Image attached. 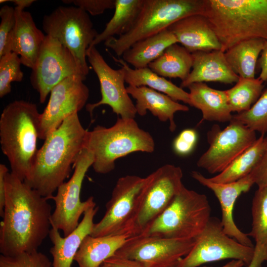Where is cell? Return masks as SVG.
Listing matches in <instances>:
<instances>
[{
  "label": "cell",
  "mask_w": 267,
  "mask_h": 267,
  "mask_svg": "<svg viewBox=\"0 0 267 267\" xmlns=\"http://www.w3.org/2000/svg\"><path fill=\"white\" fill-rule=\"evenodd\" d=\"M253 258L247 267H261L262 264L267 261V251L254 247Z\"/></svg>",
  "instance_id": "cell-44"
},
{
  "label": "cell",
  "mask_w": 267,
  "mask_h": 267,
  "mask_svg": "<svg viewBox=\"0 0 267 267\" xmlns=\"http://www.w3.org/2000/svg\"><path fill=\"white\" fill-rule=\"evenodd\" d=\"M264 82L258 78L239 77L231 88L225 90L232 112L239 114L249 110L258 100L264 88Z\"/></svg>",
  "instance_id": "cell-32"
},
{
  "label": "cell",
  "mask_w": 267,
  "mask_h": 267,
  "mask_svg": "<svg viewBox=\"0 0 267 267\" xmlns=\"http://www.w3.org/2000/svg\"><path fill=\"white\" fill-rule=\"evenodd\" d=\"M265 41L261 39L243 41L224 52L227 63L239 77L255 78L258 57Z\"/></svg>",
  "instance_id": "cell-29"
},
{
  "label": "cell",
  "mask_w": 267,
  "mask_h": 267,
  "mask_svg": "<svg viewBox=\"0 0 267 267\" xmlns=\"http://www.w3.org/2000/svg\"><path fill=\"white\" fill-rule=\"evenodd\" d=\"M144 181V178L135 175H127L118 178L111 198L106 204L104 215L99 222L94 223L90 235L129 236L138 208L140 192Z\"/></svg>",
  "instance_id": "cell-12"
},
{
  "label": "cell",
  "mask_w": 267,
  "mask_h": 267,
  "mask_svg": "<svg viewBox=\"0 0 267 267\" xmlns=\"http://www.w3.org/2000/svg\"><path fill=\"white\" fill-rule=\"evenodd\" d=\"M192 63V53L177 43L167 47L148 67L161 77L179 78L182 82L188 77Z\"/></svg>",
  "instance_id": "cell-28"
},
{
  "label": "cell",
  "mask_w": 267,
  "mask_h": 267,
  "mask_svg": "<svg viewBox=\"0 0 267 267\" xmlns=\"http://www.w3.org/2000/svg\"><path fill=\"white\" fill-rule=\"evenodd\" d=\"M210 215L206 195L183 185L169 206L139 235L195 238L206 226Z\"/></svg>",
  "instance_id": "cell-7"
},
{
  "label": "cell",
  "mask_w": 267,
  "mask_h": 267,
  "mask_svg": "<svg viewBox=\"0 0 267 267\" xmlns=\"http://www.w3.org/2000/svg\"><path fill=\"white\" fill-rule=\"evenodd\" d=\"M9 172L7 167L3 164H0V216L2 218L5 200V177Z\"/></svg>",
  "instance_id": "cell-42"
},
{
  "label": "cell",
  "mask_w": 267,
  "mask_h": 267,
  "mask_svg": "<svg viewBox=\"0 0 267 267\" xmlns=\"http://www.w3.org/2000/svg\"><path fill=\"white\" fill-rule=\"evenodd\" d=\"M41 113L36 104L15 100L3 109L0 117V143L11 173L24 181L37 149Z\"/></svg>",
  "instance_id": "cell-3"
},
{
  "label": "cell",
  "mask_w": 267,
  "mask_h": 267,
  "mask_svg": "<svg viewBox=\"0 0 267 267\" xmlns=\"http://www.w3.org/2000/svg\"><path fill=\"white\" fill-rule=\"evenodd\" d=\"M0 57L9 53L8 42L15 24V8L5 5L0 9Z\"/></svg>",
  "instance_id": "cell-37"
},
{
  "label": "cell",
  "mask_w": 267,
  "mask_h": 267,
  "mask_svg": "<svg viewBox=\"0 0 267 267\" xmlns=\"http://www.w3.org/2000/svg\"><path fill=\"white\" fill-rule=\"evenodd\" d=\"M14 8L15 24L9 39L8 51L20 55L21 63L32 69L46 35L37 27L30 12Z\"/></svg>",
  "instance_id": "cell-19"
},
{
  "label": "cell",
  "mask_w": 267,
  "mask_h": 267,
  "mask_svg": "<svg viewBox=\"0 0 267 267\" xmlns=\"http://www.w3.org/2000/svg\"><path fill=\"white\" fill-rule=\"evenodd\" d=\"M257 138L256 132L233 119L223 129L214 125L207 133L209 147L198 160L197 166L211 174H218Z\"/></svg>",
  "instance_id": "cell-13"
},
{
  "label": "cell",
  "mask_w": 267,
  "mask_h": 267,
  "mask_svg": "<svg viewBox=\"0 0 267 267\" xmlns=\"http://www.w3.org/2000/svg\"><path fill=\"white\" fill-rule=\"evenodd\" d=\"M257 65L261 72L259 78L264 82L267 81V40L265 41Z\"/></svg>",
  "instance_id": "cell-43"
},
{
  "label": "cell",
  "mask_w": 267,
  "mask_h": 267,
  "mask_svg": "<svg viewBox=\"0 0 267 267\" xmlns=\"http://www.w3.org/2000/svg\"><path fill=\"white\" fill-rule=\"evenodd\" d=\"M245 266L244 263L240 260H232L222 267H243Z\"/></svg>",
  "instance_id": "cell-46"
},
{
  "label": "cell",
  "mask_w": 267,
  "mask_h": 267,
  "mask_svg": "<svg viewBox=\"0 0 267 267\" xmlns=\"http://www.w3.org/2000/svg\"><path fill=\"white\" fill-rule=\"evenodd\" d=\"M188 88L189 105L201 111L203 120L221 123H229L232 120L225 90L212 88L205 83H193Z\"/></svg>",
  "instance_id": "cell-24"
},
{
  "label": "cell",
  "mask_w": 267,
  "mask_h": 267,
  "mask_svg": "<svg viewBox=\"0 0 267 267\" xmlns=\"http://www.w3.org/2000/svg\"><path fill=\"white\" fill-rule=\"evenodd\" d=\"M168 29L174 34L178 43L191 53L222 49L217 35L204 14L188 16Z\"/></svg>",
  "instance_id": "cell-20"
},
{
  "label": "cell",
  "mask_w": 267,
  "mask_h": 267,
  "mask_svg": "<svg viewBox=\"0 0 267 267\" xmlns=\"http://www.w3.org/2000/svg\"><path fill=\"white\" fill-rule=\"evenodd\" d=\"M254 250V247L244 245L227 235L221 221L211 217L203 231L195 238L190 251L177 267H197L224 259L242 261L247 267L253 258Z\"/></svg>",
  "instance_id": "cell-10"
},
{
  "label": "cell",
  "mask_w": 267,
  "mask_h": 267,
  "mask_svg": "<svg viewBox=\"0 0 267 267\" xmlns=\"http://www.w3.org/2000/svg\"><path fill=\"white\" fill-rule=\"evenodd\" d=\"M232 119L256 132L265 134L267 133V89L249 110L233 115Z\"/></svg>",
  "instance_id": "cell-34"
},
{
  "label": "cell",
  "mask_w": 267,
  "mask_h": 267,
  "mask_svg": "<svg viewBox=\"0 0 267 267\" xmlns=\"http://www.w3.org/2000/svg\"><path fill=\"white\" fill-rule=\"evenodd\" d=\"M95 205L94 203L88 207L78 226L67 236L62 237L59 230L51 223L48 236L53 244L50 249L53 258L52 267H71L83 240L92 232L93 219L98 210Z\"/></svg>",
  "instance_id": "cell-21"
},
{
  "label": "cell",
  "mask_w": 267,
  "mask_h": 267,
  "mask_svg": "<svg viewBox=\"0 0 267 267\" xmlns=\"http://www.w3.org/2000/svg\"><path fill=\"white\" fill-rule=\"evenodd\" d=\"M112 58L124 70L125 83L129 86L147 87L167 95L175 101H181L190 104L189 92L165 78L157 75L148 67L133 69L123 59L113 56Z\"/></svg>",
  "instance_id": "cell-26"
},
{
  "label": "cell",
  "mask_w": 267,
  "mask_h": 267,
  "mask_svg": "<svg viewBox=\"0 0 267 267\" xmlns=\"http://www.w3.org/2000/svg\"><path fill=\"white\" fill-rule=\"evenodd\" d=\"M100 267H143L138 262L114 255L106 260Z\"/></svg>",
  "instance_id": "cell-41"
},
{
  "label": "cell",
  "mask_w": 267,
  "mask_h": 267,
  "mask_svg": "<svg viewBox=\"0 0 267 267\" xmlns=\"http://www.w3.org/2000/svg\"><path fill=\"white\" fill-rule=\"evenodd\" d=\"M182 177L179 167L166 164L144 178L130 237L141 234L169 206L183 185Z\"/></svg>",
  "instance_id": "cell-8"
},
{
  "label": "cell",
  "mask_w": 267,
  "mask_h": 267,
  "mask_svg": "<svg viewBox=\"0 0 267 267\" xmlns=\"http://www.w3.org/2000/svg\"><path fill=\"white\" fill-rule=\"evenodd\" d=\"M177 43L175 36L167 28L134 43L124 52L122 59L134 69L148 67L167 47Z\"/></svg>",
  "instance_id": "cell-27"
},
{
  "label": "cell",
  "mask_w": 267,
  "mask_h": 267,
  "mask_svg": "<svg viewBox=\"0 0 267 267\" xmlns=\"http://www.w3.org/2000/svg\"><path fill=\"white\" fill-rule=\"evenodd\" d=\"M86 78L74 75L51 89L46 106L41 113L39 138L44 140L64 120L85 106L89 95V89L84 83Z\"/></svg>",
  "instance_id": "cell-16"
},
{
  "label": "cell",
  "mask_w": 267,
  "mask_h": 267,
  "mask_svg": "<svg viewBox=\"0 0 267 267\" xmlns=\"http://www.w3.org/2000/svg\"><path fill=\"white\" fill-rule=\"evenodd\" d=\"M87 58L95 73L100 87L101 99L97 102L87 104V111L91 116L95 108L109 106L113 113L123 118H134L137 114L125 85L124 70L111 68L104 59L95 46L87 49Z\"/></svg>",
  "instance_id": "cell-17"
},
{
  "label": "cell",
  "mask_w": 267,
  "mask_h": 267,
  "mask_svg": "<svg viewBox=\"0 0 267 267\" xmlns=\"http://www.w3.org/2000/svg\"><path fill=\"white\" fill-rule=\"evenodd\" d=\"M205 0H143L132 28L118 38L104 42L106 47L120 57L135 42L167 29L188 16L204 14Z\"/></svg>",
  "instance_id": "cell-6"
},
{
  "label": "cell",
  "mask_w": 267,
  "mask_h": 267,
  "mask_svg": "<svg viewBox=\"0 0 267 267\" xmlns=\"http://www.w3.org/2000/svg\"><path fill=\"white\" fill-rule=\"evenodd\" d=\"M192 70L180 87L188 88L195 83L220 82L225 84L236 83L239 77L231 69L221 50L196 51L192 53Z\"/></svg>",
  "instance_id": "cell-22"
},
{
  "label": "cell",
  "mask_w": 267,
  "mask_h": 267,
  "mask_svg": "<svg viewBox=\"0 0 267 267\" xmlns=\"http://www.w3.org/2000/svg\"><path fill=\"white\" fill-rule=\"evenodd\" d=\"M266 148L265 134L237 157L224 170L209 179L226 183L237 181L249 175L261 160Z\"/></svg>",
  "instance_id": "cell-31"
},
{
  "label": "cell",
  "mask_w": 267,
  "mask_h": 267,
  "mask_svg": "<svg viewBox=\"0 0 267 267\" xmlns=\"http://www.w3.org/2000/svg\"><path fill=\"white\" fill-rule=\"evenodd\" d=\"M30 77L43 103L58 84L74 75L86 77L70 51L57 39L46 35Z\"/></svg>",
  "instance_id": "cell-14"
},
{
  "label": "cell",
  "mask_w": 267,
  "mask_h": 267,
  "mask_svg": "<svg viewBox=\"0 0 267 267\" xmlns=\"http://www.w3.org/2000/svg\"><path fill=\"white\" fill-rule=\"evenodd\" d=\"M195 242V238L137 235L130 237L114 255L135 261L143 267H177Z\"/></svg>",
  "instance_id": "cell-15"
},
{
  "label": "cell",
  "mask_w": 267,
  "mask_h": 267,
  "mask_svg": "<svg viewBox=\"0 0 267 267\" xmlns=\"http://www.w3.org/2000/svg\"><path fill=\"white\" fill-rule=\"evenodd\" d=\"M204 15L223 52L243 41L267 40V0H205Z\"/></svg>",
  "instance_id": "cell-4"
},
{
  "label": "cell",
  "mask_w": 267,
  "mask_h": 267,
  "mask_svg": "<svg viewBox=\"0 0 267 267\" xmlns=\"http://www.w3.org/2000/svg\"><path fill=\"white\" fill-rule=\"evenodd\" d=\"M198 140V134L194 129L182 130L174 139L173 149L179 156H186L194 150Z\"/></svg>",
  "instance_id": "cell-38"
},
{
  "label": "cell",
  "mask_w": 267,
  "mask_h": 267,
  "mask_svg": "<svg viewBox=\"0 0 267 267\" xmlns=\"http://www.w3.org/2000/svg\"><path fill=\"white\" fill-rule=\"evenodd\" d=\"M20 57L11 52L0 57V97L2 98L11 92V83L21 82L23 73L21 70Z\"/></svg>",
  "instance_id": "cell-35"
},
{
  "label": "cell",
  "mask_w": 267,
  "mask_h": 267,
  "mask_svg": "<svg viewBox=\"0 0 267 267\" xmlns=\"http://www.w3.org/2000/svg\"><path fill=\"white\" fill-rule=\"evenodd\" d=\"M143 1V0H115L113 17L89 46H95L115 35L119 37L129 31L137 19Z\"/></svg>",
  "instance_id": "cell-30"
},
{
  "label": "cell",
  "mask_w": 267,
  "mask_h": 267,
  "mask_svg": "<svg viewBox=\"0 0 267 267\" xmlns=\"http://www.w3.org/2000/svg\"><path fill=\"white\" fill-rule=\"evenodd\" d=\"M128 94L135 99L136 113L143 116L147 110L160 121L169 122V130L174 132L177 125L174 120L175 114L178 111L189 110L187 106L175 101L167 95L147 87H126Z\"/></svg>",
  "instance_id": "cell-23"
},
{
  "label": "cell",
  "mask_w": 267,
  "mask_h": 267,
  "mask_svg": "<svg viewBox=\"0 0 267 267\" xmlns=\"http://www.w3.org/2000/svg\"><path fill=\"white\" fill-rule=\"evenodd\" d=\"M63 2L73 3L92 16L102 14L107 9L115 8V0H64Z\"/></svg>",
  "instance_id": "cell-39"
},
{
  "label": "cell",
  "mask_w": 267,
  "mask_h": 267,
  "mask_svg": "<svg viewBox=\"0 0 267 267\" xmlns=\"http://www.w3.org/2000/svg\"><path fill=\"white\" fill-rule=\"evenodd\" d=\"M5 200L0 224L1 255L37 251L51 228L48 199L11 172L5 177Z\"/></svg>",
  "instance_id": "cell-1"
},
{
  "label": "cell",
  "mask_w": 267,
  "mask_h": 267,
  "mask_svg": "<svg viewBox=\"0 0 267 267\" xmlns=\"http://www.w3.org/2000/svg\"><path fill=\"white\" fill-rule=\"evenodd\" d=\"M87 132L78 112L67 118L44 139L24 181L49 200L69 177L85 147Z\"/></svg>",
  "instance_id": "cell-2"
},
{
  "label": "cell",
  "mask_w": 267,
  "mask_h": 267,
  "mask_svg": "<svg viewBox=\"0 0 267 267\" xmlns=\"http://www.w3.org/2000/svg\"><path fill=\"white\" fill-rule=\"evenodd\" d=\"M12 1L14 3L16 6L24 10L26 7H29L35 0H0V3H3L6 1Z\"/></svg>",
  "instance_id": "cell-45"
},
{
  "label": "cell",
  "mask_w": 267,
  "mask_h": 267,
  "mask_svg": "<svg viewBox=\"0 0 267 267\" xmlns=\"http://www.w3.org/2000/svg\"><path fill=\"white\" fill-rule=\"evenodd\" d=\"M42 25L46 35L57 39L70 51L87 76L86 52L98 34L88 13L77 6H60L44 17Z\"/></svg>",
  "instance_id": "cell-9"
},
{
  "label": "cell",
  "mask_w": 267,
  "mask_h": 267,
  "mask_svg": "<svg viewBox=\"0 0 267 267\" xmlns=\"http://www.w3.org/2000/svg\"><path fill=\"white\" fill-rule=\"evenodd\" d=\"M266 148L262 157L250 174L258 188H267V135L265 136Z\"/></svg>",
  "instance_id": "cell-40"
},
{
  "label": "cell",
  "mask_w": 267,
  "mask_h": 267,
  "mask_svg": "<svg viewBox=\"0 0 267 267\" xmlns=\"http://www.w3.org/2000/svg\"><path fill=\"white\" fill-rule=\"evenodd\" d=\"M85 147L93 154L95 173L106 174L115 167V161L135 152L152 153L155 141L151 134L141 129L134 118L118 117L111 127L100 125L87 133Z\"/></svg>",
  "instance_id": "cell-5"
},
{
  "label": "cell",
  "mask_w": 267,
  "mask_h": 267,
  "mask_svg": "<svg viewBox=\"0 0 267 267\" xmlns=\"http://www.w3.org/2000/svg\"><path fill=\"white\" fill-rule=\"evenodd\" d=\"M130 237L127 235H109L94 237L90 235L83 240L74 258L79 267H100L113 256Z\"/></svg>",
  "instance_id": "cell-25"
},
{
  "label": "cell",
  "mask_w": 267,
  "mask_h": 267,
  "mask_svg": "<svg viewBox=\"0 0 267 267\" xmlns=\"http://www.w3.org/2000/svg\"><path fill=\"white\" fill-rule=\"evenodd\" d=\"M191 175L199 183L211 190L218 199L224 232L244 245L254 247L247 233L239 229L233 219L234 206L237 198L242 193L248 192L255 184L250 174L237 181L226 183L213 182L197 171H192Z\"/></svg>",
  "instance_id": "cell-18"
},
{
  "label": "cell",
  "mask_w": 267,
  "mask_h": 267,
  "mask_svg": "<svg viewBox=\"0 0 267 267\" xmlns=\"http://www.w3.org/2000/svg\"><path fill=\"white\" fill-rule=\"evenodd\" d=\"M251 229L249 236L254 238L255 247L267 251V188H258L253 197Z\"/></svg>",
  "instance_id": "cell-33"
},
{
  "label": "cell",
  "mask_w": 267,
  "mask_h": 267,
  "mask_svg": "<svg viewBox=\"0 0 267 267\" xmlns=\"http://www.w3.org/2000/svg\"><path fill=\"white\" fill-rule=\"evenodd\" d=\"M0 267H52V262L45 255L37 250L13 256L1 255Z\"/></svg>",
  "instance_id": "cell-36"
},
{
  "label": "cell",
  "mask_w": 267,
  "mask_h": 267,
  "mask_svg": "<svg viewBox=\"0 0 267 267\" xmlns=\"http://www.w3.org/2000/svg\"><path fill=\"white\" fill-rule=\"evenodd\" d=\"M93 161L92 153L84 147L74 165L72 177L68 181L61 184L58 187L56 195L49 199L53 200L55 204L50 223L61 230L64 237L76 228L81 215L89 206L95 203L92 196L84 202L80 200L84 178L89 169L92 167Z\"/></svg>",
  "instance_id": "cell-11"
}]
</instances>
